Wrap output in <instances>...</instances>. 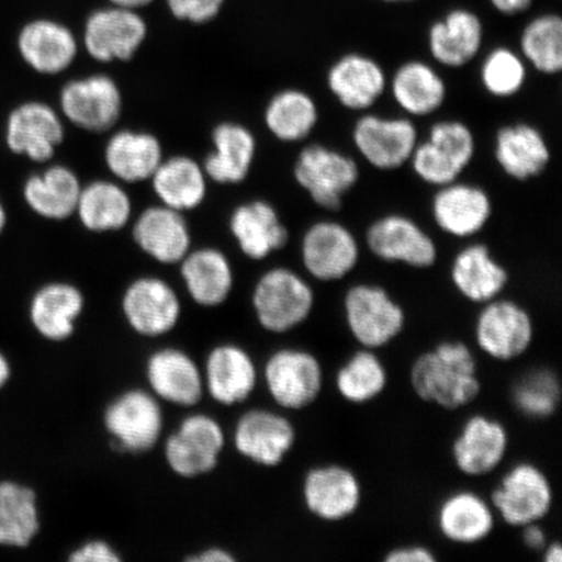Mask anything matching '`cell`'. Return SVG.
I'll return each instance as SVG.
<instances>
[{"mask_svg": "<svg viewBox=\"0 0 562 562\" xmlns=\"http://www.w3.org/2000/svg\"><path fill=\"white\" fill-rule=\"evenodd\" d=\"M103 424L115 448L132 454L149 452L164 432L160 400L150 391H125L105 407Z\"/></svg>", "mask_w": 562, "mask_h": 562, "instance_id": "8992f818", "label": "cell"}, {"mask_svg": "<svg viewBox=\"0 0 562 562\" xmlns=\"http://www.w3.org/2000/svg\"><path fill=\"white\" fill-rule=\"evenodd\" d=\"M70 562H121V554L102 539H91L69 553Z\"/></svg>", "mask_w": 562, "mask_h": 562, "instance_id": "c3c4849f", "label": "cell"}, {"mask_svg": "<svg viewBox=\"0 0 562 562\" xmlns=\"http://www.w3.org/2000/svg\"><path fill=\"white\" fill-rule=\"evenodd\" d=\"M509 449V434L501 420L475 414L467 419L452 446L457 469L472 477L486 476L502 465Z\"/></svg>", "mask_w": 562, "mask_h": 562, "instance_id": "ac0fdd59", "label": "cell"}, {"mask_svg": "<svg viewBox=\"0 0 562 562\" xmlns=\"http://www.w3.org/2000/svg\"><path fill=\"white\" fill-rule=\"evenodd\" d=\"M389 86L384 69L367 54L348 53L333 63L327 72V87L344 109L368 111Z\"/></svg>", "mask_w": 562, "mask_h": 562, "instance_id": "603a6c76", "label": "cell"}, {"mask_svg": "<svg viewBox=\"0 0 562 562\" xmlns=\"http://www.w3.org/2000/svg\"><path fill=\"white\" fill-rule=\"evenodd\" d=\"M267 392L281 409H306L319 398L325 371L318 357L301 348H283L269 357L263 368Z\"/></svg>", "mask_w": 562, "mask_h": 562, "instance_id": "5b68a950", "label": "cell"}, {"mask_svg": "<svg viewBox=\"0 0 562 562\" xmlns=\"http://www.w3.org/2000/svg\"><path fill=\"white\" fill-rule=\"evenodd\" d=\"M495 159L508 178L525 182L542 175L551 149L542 132L529 123L502 126L495 136Z\"/></svg>", "mask_w": 562, "mask_h": 562, "instance_id": "4316f807", "label": "cell"}, {"mask_svg": "<svg viewBox=\"0 0 562 562\" xmlns=\"http://www.w3.org/2000/svg\"><path fill=\"white\" fill-rule=\"evenodd\" d=\"M482 306L474 325L476 346L496 361L522 357L536 336L530 313L518 302L502 296Z\"/></svg>", "mask_w": 562, "mask_h": 562, "instance_id": "ba28073f", "label": "cell"}, {"mask_svg": "<svg viewBox=\"0 0 562 562\" xmlns=\"http://www.w3.org/2000/svg\"><path fill=\"white\" fill-rule=\"evenodd\" d=\"M336 390L350 404H368L389 385V372L376 350L361 348L336 372Z\"/></svg>", "mask_w": 562, "mask_h": 562, "instance_id": "b9f144b4", "label": "cell"}, {"mask_svg": "<svg viewBox=\"0 0 562 562\" xmlns=\"http://www.w3.org/2000/svg\"><path fill=\"white\" fill-rule=\"evenodd\" d=\"M451 280L456 291L473 304L501 297L509 284V272L492 255L487 245L474 243L457 252Z\"/></svg>", "mask_w": 562, "mask_h": 562, "instance_id": "83f0119b", "label": "cell"}, {"mask_svg": "<svg viewBox=\"0 0 562 562\" xmlns=\"http://www.w3.org/2000/svg\"><path fill=\"white\" fill-rule=\"evenodd\" d=\"M215 151L205 161V173L221 184H237L249 175L256 157V138L240 124L224 123L213 133Z\"/></svg>", "mask_w": 562, "mask_h": 562, "instance_id": "d590c367", "label": "cell"}, {"mask_svg": "<svg viewBox=\"0 0 562 562\" xmlns=\"http://www.w3.org/2000/svg\"><path fill=\"white\" fill-rule=\"evenodd\" d=\"M362 496L360 477L337 463L312 468L302 483L305 507L321 521L340 522L356 515Z\"/></svg>", "mask_w": 562, "mask_h": 562, "instance_id": "5bb4252c", "label": "cell"}, {"mask_svg": "<svg viewBox=\"0 0 562 562\" xmlns=\"http://www.w3.org/2000/svg\"><path fill=\"white\" fill-rule=\"evenodd\" d=\"M265 122L278 139L283 143H299L311 136L318 124V104L304 90L279 91L267 104Z\"/></svg>", "mask_w": 562, "mask_h": 562, "instance_id": "f35d334b", "label": "cell"}, {"mask_svg": "<svg viewBox=\"0 0 562 562\" xmlns=\"http://www.w3.org/2000/svg\"><path fill=\"white\" fill-rule=\"evenodd\" d=\"M527 63L522 55L507 46H497L484 56L481 82L487 93L498 100L515 97L525 87Z\"/></svg>", "mask_w": 562, "mask_h": 562, "instance_id": "ee69618b", "label": "cell"}, {"mask_svg": "<svg viewBox=\"0 0 562 562\" xmlns=\"http://www.w3.org/2000/svg\"><path fill=\"white\" fill-rule=\"evenodd\" d=\"M205 392L224 406L243 404L258 384V369L252 357L235 344L211 349L202 371Z\"/></svg>", "mask_w": 562, "mask_h": 562, "instance_id": "cb8c5ba5", "label": "cell"}, {"mask_svg": "<svg viewBox=\"0 0 562 562\" xmlns=\"http://www.w3.org/2000/svg\"><path fill=\"white\" fill-rule=\"evenodd\" d=\"M342 306L349 333L361 348L382 349L404 331L405 311L381 285H351Z\"/></svg>", "mask_w": 562, "mask_h": 562, "instance_id": "3957f363", "label": "cell"}, {"mask_svg": "<svg viewBox=\"0 0 562 562\" xmlns=\"http://www.w3.org/2000/svg\"><path fill=\"white\" fill-rule=\"evenodd\" d=\"M76 213L89 231H117L131 220L132 202L115 182L94 181L81 189Z\"/></svg>", "mask_w": 562, "mask_h": 562, "instance_id": "ab89813d", "label": "cell"}, {"mask_svg": "<svg viewBox=\"0 0 562 562\" xmlns=\"http://www.w3.org/2000/svg\"><path fill=\"white\" fill-rule=\"evenodd\" d=\"M18 48L26 65L44 75L63 72L79 53L72 31L52 19H35L21 27Z\"/></svg>", "mask_w": 562, "mask_h": 562, "instance_id": "d4e9b609", "label": "cell"}, {"mask_svg": "<svg viewBox=\"0 0 562 562\" xmlns=\"http://www.w3.org/2000/svg\"><path fill=\"white\" fill-rule=\"evenodd\" d=\"M491 503L474 491H456L439 505L437 524L448 542L472 546L486 540L496 525Z\"/></svg>", "mask_w": 562, "mask_h": 562, "instance_id": "f1b7e54d", "label": "cell"}, {"mask_svg": "<svg viewBox=\"0 0 562 562\" xmlns=\"http://www.w3.org/2000/svg\"><path fill=\"white\" fill-rule=\"evenodd\" d=\"M484 34L483 20L476 12L456 7L428 27V52L439 66L459 69L480 55Z\"/></svg>", "mask_w": 562, "mask_h": 562, "instance_id": "d6986e66", "label": "cell"}, {"mask_svg": "<svg viewBox=\"0 0 562 562\" xmlns=\"http://www.w3.org/2000/svg\"><path fill=\"white\" fill-rule=\"evenodd\" d=\"M427 143L446 159L463 171L472 165L476 151V139L472 128L460 121H441L431 126Z\"/></svg>", "mask_w": 562, "mask_h": 562, "instance_id": "f6af8a7d", "label": "cell"}, {"mask_svg": "<svg viewBox=\"0 0 562 562\" xmlns=\"http://www.w3.org/2000/svg\"><path fill=\"white\" fill-rule=\"evenodd\" d=\"M79 178L65 166H53L33 175L24 186V200L45 220L63 221L76 213L81 193Z\"/></svg>", "mask_w": 562, "mask_h": 562, "instance_id": "e575fe53", "label": "cell"}, {"mask_svg": "<svg viewBox=\"0 0 562 562\" xmlns=\"http://www.w3.org/2000/svg\"><path fill=\"white\" fill-rule=\"evenodd\" d=\"M122 308L128 326L144 337L170 334L181 316V302L173 288L151 277L139 278L126 288Z\"/></svg>", "mask_w": 562, "mask_h": 562, "instance_id": "2e32d148", "label": "cell"}, {"mask_svg": "<svg viewBox=\"0 0 562 562\" xmlns=\"http://www.w3.org/2000/svg\"><path fill=\"white\" fill-rule=\"evenodd\" d=\"M41 530L37 492L24 482L0 481V550H26Z\"/></svg>", "mask_w": 562, "mask_h": 562, "instance_id": "f546056e", "label": "cell"}, {"mask_svg": "<svg viewBox=\"0 0 562 562\" xmlns=\"http://www.w3.org/2000/svg\"><path fill=\"white\" fill-rule=\"evenodd\" d=\"M83 308L86 297L79 288L63 281H53L35 291L27 316L34 331L42 339L63 342L74 336Z\"/></svg>", "mask_w": 562, "mask_h": 562, "instance_id": "484cf974", "label": "cell"}, {"mask_svg": "<svg viewBox=\"0 0 562 562\" xmlns=\"http://www.w3.org/2000/svg\"><path fill=\"white\" fill-rule=\"evenodd\" d=\"M180 263L182 280L195 304L215 307L227 301L234 288V271L222 251H189Z\"/></svg>", "mask_w": 562, "mask_h": 562, "instance_id": "836d02e7", "label": "cell"}, {"mask_svg": "<svg viewBox=\"0 0 562 562\" xmlns=\"http://www.w3.org/2000/svg\"><path fill=\"white\" fill-rule=\"evenodd\" d=\"M492 507L496 516L512 527L540 524L553 507V488L550 480L531 462L512 467L492 491Z\"/></svg>", "mask_w": 562, "mask_h": 562, "instance_id": "52a82bcc", "label": "cell"}, {"mask_svg": "<svg viewBox=\"0 0 562 562\" xmlns=\"http://www.w3.org/2000/svg\"><path fill=\"white\" fill-rule=\"evenodd\" d=\"M367 245L371 255L383 262L426 270L438 261L434 238L416 221L402 214L384 215L372 222L367 231Z\"/></svg>", "mask_w": 562, "mask_h": 562, "instance_id": "7c38bea8", "label": "cell"}, {"mask_svg": "<svg viewBox=\"0 0 562 562\" xmlns=\"http://www.w3.org/2000/svg\"><path fill=\"white\" fill-rule=\"evenodd\" d=\"M251 301L259 326L280 335L293 331L311 318L315 293L300 273L277 267L257 281Z\"/></svg>", "mask_w": 562, "mask_h": 562, "instance_id": "7a4b0ae2", "label": "cell"}, {"mask_svg": "<svg viewBox=\"0 0 562 562\" xmlns=\"http://www.w3.org/2000/svg\"><path fill=\"white\" fill-rule=\"evenodd\" d=\"M231 231L244 255L256 261L283 249L290 240L276 207L266 201L245 203L231 217Z\"/></svg>", "mask_w": 562, "mask_h": 562, "instance_id": "d6a6232c", "label": "cell"}, {"mask_svg": "<svg viewBox=\"0 0 562 562\" xmlns=\"http://www.w3.org/2000/svg\"><path fill=\"white\" fill-rule=\"evenodd\" d=\"M519 54L539 74L561 72L562 19L559 13H539L527 21L519 35Z\"/></svg>", "mask_w": 562, "mask_h": 562, "instance_id": "60d3db41", "label": "cell"}, {"mask_svg": "<svg viewBox=\"0 0 562 562\" xmlns=\"http://www.w3.org/2000/svg\"><path fill=\"white\" fill-rule=\"evenodd\" d=\"M409 164L419 180L435 188L451 184L462 175L449 161L439 157L427 140L418 143Z\"/></svg>", "mask_w": 562, "mask_h": 562, "instance_id": "bcb514c9", "label": "cell"}, {"mask_svg": "<svg viewBox=\"0 0 562 562\" xmlns=\"http://www.w3.org/2000/svg\"><path fill=\"white\" fill-rule=\"evenodd\" d=\"M379 2L385 4H409L414 2H418V0H379Z\"/></svg>", "mask_w": 562, "mask_h": 562, "instance_id": "680465c9", "label": "cell"}, {"mask_svg": "<svg viewBox=\"0 0 562 562\" xmlns=\"http://www.w3.org/2000/svg\"><path fill=\"white\" fill-rule=\"evenodd\" d=\"M151 180L161 203L180 213L199 207L205 200V171L191 158L173 157L161 161Z\"/></svg>", "mask_w": 562, "mask_h": 562, "instance_id": "74e56055", "label": "cell"}, {"mask_svg": "<svg viewBox=\"0 0 562 562\" xmlns=\"http://www.w3.org/2000/svg\"><path fill=\"white\" fill-rule=\"evenodd\" d=\"M561 400V385L557 374L548 369L526 372L512 389V402L518 412L531 419L553 416Z\"/></svg>", "mask_w": 562, "mask_h": 562, "instance_id": "7bdbcfd3", "label": "cell"}, {"mask_svg": "<svg viewBox=\"0 0 562 562\" xmlns=\"http://www.w3.org/2000/svg\"><path fill=\"white\" fill-rule=\"evenodd\" d=\"M146 381L154 396L176 406H194L205 395L202 370L178 348H161L147 358Z\"/></svg>", "mask_w": 562, "mask_h": 562, "instance_id": "7402d4cb", "label": "cell"}, {"mask_svg": "<svg viewBox=\"0 0 562 562\" xmlns=\"http://www.w3.org/2000/svg\"><path fill=\"white\" fill-rule=\"evenodd\" d=\"M393 101L406 115L426 117L445 105L447 83L430 63L413 59L403 63L390 81Z\"/></svg>", "mask_w": 562, "mask_h": 562, "instance_id": "1f68e13d", "label": "cell"}, {"mask_svg": "<svg viewBox=\"0 0 562 562\" xmlns=\"http://www.w3.org/2000/svg\"><path fill=\"white\" fill-rule=\"evenodd\" d=\"M524 544L530 551L542 552L548 544V539L540 524H531L522 527Z\"/></svg>", "mask_w": 562, "mask_h": 562, "instance_id": "816d5d0a", "label": "cell"}, {"mask_svg": "<svg viewBox=\"0 0 562 562\" xmlns=\"http://www.w3.org/2000/svg\"><path fill=\"white\" fill-rule=\"evenodd\" d=\"M172 15L193 24H206L220 15L226 0H166Z\"/></svg>", "mask_w": 562, "mask_h": 562, "instance_id": "7dc6e473", "label": "cell"}, {"mask_svg": "<svg viewBox=\"0 0 562 562\" xmlns=\"http://www.w3.org/2000/svg\"><path fill=\"white\" fill-rule=\"evenodd\" d=\"M60 104L70 123L89 132H104L121 117L123 100L114 80L97 75L68 82Z\"/></svg>", "mask_w": 562, "mask_h": 562, "instance_id": "e0dca14e", "label": "cell"}, {"mask_svg": "<svg viewBox=\"0 0 562 562\" xmlns=\"http://www.w3.org/2000/svg\"><path fill=\"white\" fill-rule=\"evenodd\" d=\"M301 258L308 276L331 283L356 270L361 246L346 224L321 221L312 224L302 237Z\"/></svg>", "mask_w": 562, "mask_h": 562, "instance_id": "8fae6325", "label": "cell"}, {"mask_svg": "<svg viewBox=\"0 0 562 562\" xmlns=\"http://www.w3.org/2000/svg\"><path fill=\"white\" fill-rule=\"evenodd\" d=\"M189 562H234L236 558L222 547H210L193 557L187 558Z\"/></svg>", "mask_w": 562, "mask_h": 562, "instance_id": "f5cc1de1", "label": "cell"}, {"mask_svg": "<svg viewBox=\"0 0 562 562\" xmlns=\"http://www.w3.org/2000/svg\"><path fill=\"white\" fill-rule=\"evenodd\" d=\"M146 35V21L137 11L110 5L88 18L83 44L91 58L98 61H125L135 56Z\"/></svg>", "mask_w": 562, "mask_h": 562, "instance_id": "9a60e30c", "label": "cell"}, {"mask_svg": "<svg viewBox=\"0 0 562 562\" xmlns=\"http://www.w3.org/2000/svg\"><path fill=\"white\" fill-rule=\"evenodd\" d=\"M7 223V214L5 210L2 203V200H0V234H2Z\"/></svg>", "mask_w": 562, "mask_h": 562, "instance_id": "6f0895ef", "label": "cell"}, {"mask_svg": "<svg viewBox=\"0 0 562 562\" xmlns=\"http://www.w3.org/2000/svg\"><path fill=\"white\" fill-rule=\"evenodd\" d=\"M164 161L157 137L144 132L122 131L105 147V164L112 175L126 182L151 179Z\"/></svg>", "mask_w": 562, "mask_h": 562, "instance_id": "8d00e7d4", "label": "cell"}, {"mask_svg": "<svg viewBox=\"0 0 562 562\" xmlns=\"http://www.w3.org/2000/svg\"><path fill=\"white\" fill-rule=\"evenodd\" d=\"M111 5L123 7V9H130L138 11L150 5L154 0H109Z\"/></svg>", "mask_w": 562, "mask_h": 562, "instance_id": "11a10c76", "label": "cell"}, {"mask_svg": "<svg viewBox=\"0 0 562 562\" xmlns=\"http://www.w3.org/2000/svg\"><path fill=\"white\" fill-rule=\"evenodd\" d=\"M386 562H434L437 561L430 548L424 546H404L392 550L384 558Z\"/></svg>", "mask_w": 562, "mask_h": 562, "instance_id": "681fc988", "label": "cell"}, {"mask_svg": "<svg viewBox=\"0 0 562 562\" xmlns=\"http://www.w3.org/2000/svg\"><path fill=\"white\" fill-rule=\"evenodd\" d=\"M411 384L425 403L459 411L475 402L482 383L473 350L465 342L442 341L417 357Z\"/></svg>", "mask_w": 562, "mask_h": 562, "instance_id": "6da1fadb", "label": "cell"}, {"mask_svg": "<svg viewBox=\"0 0 562 562\" xmlns=\"http://www.w3.org/2000/svg\"><path fill=\"white\" fill-rule=\"evenodd\" d=\"M536 0H488L492 9L503 16L515 18L529 11Z\"/></svg>", "mask_w": 562, "mask_h": 562, "instance_id": "f907efd6", "label": "cell"}, {"mask_svg": "<svg viewBox=\"0 0 562 562\" xmlns=\"http://www.w3.org/2000/svg\"><path fill=\"white\" fill-rule=\"evenodd\" d=\"M133 236L146 255L165 265L180 263L191 250L184 216L165 205L145 210L133 228Z\"/></svg>", "mask_w": 562, "mask_h": 562, "instance_id": "4dcf8cb0", "label": "cell"}, {"mask_svg": "<svg viewBox=\"0 0 562 562\" xmlns=\"http://www.w3.org/2000/svg\"><path fill=\"white\" fill-rule=\"evenodd\" d=\"M431 213L435 224L445 234L470 238L487 227L494 205L482 187L457 180L438 188L431 202Z\"/></svg>", "mask_w": 562, "mask_h": 562, "instance_id": "44dd1931", "label": "cell"}, {"mask_svg": "<svg viewBox=\"0 0 562 562\" xmlns=\"http://www.w3.org/2000/svg\"><path fill=\"white\" fill-rule=\"evenodd\" d=\"M65 138V126L50 105L27 102L13 110L5 124V143L12 153L38 164L50 160Z\"/></svg>", "mask_w": 562, "mask_h": 562, "instance_id": "ffe728a7", "label": "cell"}, {"mask_svg": "<svg viewBox=\"0 0 562 562\" xmlns=\"http://www.w3.org/2000/svg\"><path fill=\"white\" fill-rule=\"evenodd\" d=\"M543 560L546 562H561L562 561V548L559 542L548 543L544 547Z\"/></svg>", "mask_w": 562, "mask_h": 562, "instance_id": "9f6ffc18", "label": "cell"}, {"mask_svg": "<svg viewBox=\"0 0 562 562\" xmlns=\"http://www.w3.org/2000/svg\"><path fill=\"white\" fill-rule=\"evenodd\" d=\"M226 447V432L209 414L195 413L180 422L168 437L165 459L176 475L192 480L206 475L217 467Z\"/></svg>", "mask_w": 562, "mask_h": 562, "instance_id": "9c48e42d", "label": "cell"}, {"mask_svg": "<svg viewBox=\"0 0 562 562\" xmlns=\"http://www.w3.org/2000/svg\"><path fill=\"white\" fill-rule=\"evenodd\" d=\"M296 440V427L291 419L279 412L261 407L245 412L234 430L236 451L265 468L279 467Z\"/></svg>", "mask_w": 562, "mask_h": 562, "instance_id": "4fadbf2b", "label": "cell"}, {"mask_svg": "<svg viewBox=\"0 0 562 562\" xmlns=\"http://www.w3.org/2000/svg\"><path fill=\"white\" fill-rule=\"evenodd\" d=\"M351 139L371 167L379 171H396L409 164L418 145V131L409 117L364 114L358 117Z\"/></svg>", "mask_w": 562, "mask_h": 562, "instance_id": "30bf717a", "label": "cell"}, {"mask_svg": "<svg viewBox=\"0 0 562 562\" xmlns=\"http://www.w3.org/2000/svg\"><path fill=\"white\" fill-rule=\"evenodd\" d=\"M293 175L316 206L339 211L346 195L360 180L361 172L357 161L347 154L313 144L300 153Z\"/></svg>", "mask_w": 562, "mask_h": 562, "instance_id": "277c9868", "label": "cell"}, {"mask_svg": "<svg viewBox=\"0 0 562 562\" xmlns=\"http://www.w3.org/2000/svg\"><path fill=\"white\" fill-rule=\"evenodd\" d=\"M13 369L10 358L0 350V392L12 381Z\"/></svg>", "mask_w": 562, "mask_h": 562, "instance_id": "db71d44e", "label": "cell"}]
</instances>
